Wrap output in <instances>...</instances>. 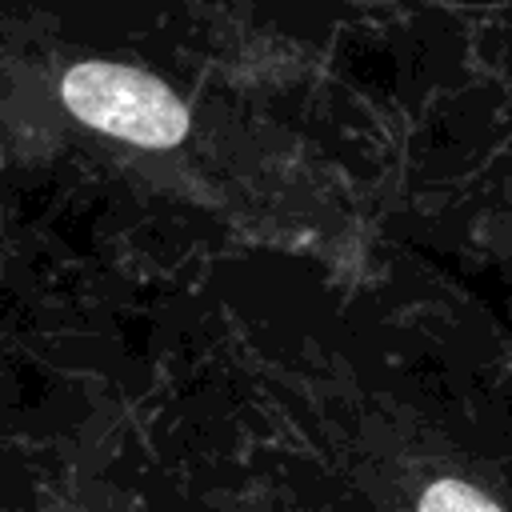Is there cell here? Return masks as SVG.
I'll use <instances>...</instances> for the list:
<instances>
[{"mask_svg": "<svg viewBox=\"0 0 512 512\" xmlns=\"http://www.w3.org/2000/svg\"><path fill=\"white\" fill-rule=\"evenodd\" d=\"M60 96L80 124L140 148H176L188 136V108L180 96L140 68L104 60L76 64L64 72Z\"/></svg>", "mask_w": 512, "mask_h": 512, "instance_id": "cell-1", "label": "cell"}, {"mask_svg": "<svg viewBox=\"0 0 512 512\" xmlns=\"http://www.w3.org/2000/svg\"><path fill=\"white\" fill-rule=\"evenodd\" d=\"M420 512H500V508L460 480H440L420 496Z\"/></svg>", "mask_w": 512, "mask_h": 512, "instance_id": "cell-2", "label": "cell"}]
</instances>
